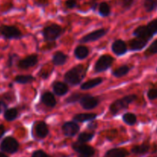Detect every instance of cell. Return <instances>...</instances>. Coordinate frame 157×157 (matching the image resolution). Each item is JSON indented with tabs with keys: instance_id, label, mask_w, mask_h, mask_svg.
<instances>
[{
	"instance_id": "6da1fadb",
	"label": "cell",
	"mask_w": 157,
	"mask_h": 157,
	"mask_svg": "<svg viewBox=\"0 0 157 157\" xmlns=\"http://www.w3.org/2000/svg\"><path fill=\"white\" fill-rule=\"evenodd\" d=\"M88 67L83 65H77L73 68L69 69L65 73L64 80L67 84L71 86H78L81 83L86 75Z\"/></svg>"
},
{
	"instance_id": "7a4b0ae2",
	"label": "cell",
	"mask_w": 157,
	"mask_h": 157,
	"mask_svg": "<svg viewBox=\"0 0 157 157\" xmlns=\"http://www.w3.org/2000/svg\"><path fill=\"white\" fill-rule=\"evenodd\" d=\"M137 99V96L136 95H128V96H124L122 99H119L117 100L114 101L109 107L110 113L112 115H116L120 113L121 110L126 109L129 106L132 102Z\"/></svg>"
},
{
	"instance_id": "3957f363",
	"label": "cell",
	"mask_w": 157,
	"mask_h": 157,
	"mask_svg": "<svg viewBox=\"0 0 157 157\" xmlns=\"http://www.w3.org/2000/svg\"><path fill=\"white\" fill-rule=\"evenodd\" d=\"M63 33V29L60 25L57 24H51L48 26L45 27L43 30V35L44 39L47 42L55 41L56 39L62 36Z\"/></svg>"
},
{
	"instance_id": "277c9868",
	"label": "cell",
	"mask_w": 157,
	"mask_h": 157,
	"mask_svg": "<svg viewBox=\"0 0 157 157\" xmlns=\"http://www.w3.org/2000/svg\"><path fill=\"white\" fill-rule=\"evenodd\" d=\"M0 35L6 39H20L23 37V34L15 25H0Z\"/></svg>"
},
{
	"instance_id": "5b68a950",
	"label": "cell",
	"mask_w": 157,
	"mask_h": 157,
	"mask_svg": "<svg viewBox=\"0 0 157 157\" xmlns=\"http://www.w3.org/2000/svg\"><path fill=\"white\" fill-rule=\"evenodd\" d=\"M72 148L76 152L78 157H94L96 154V149L86 143H80L76 141L72 143Z\"/></svg>"
},
{
	"instance_id": "8992f818",
	"label": "cell",
	"mask_w": 157,
	"mask_h": 157,
	"mask_svg": "<svg viewBox=\"0 0 157 157\" xmlns=\"http://www.w3.org/2000/svg\"><path fill=\"white\" fill-rule=\"evenodd\" d=\"M19 149V142L13 136H7L4 138L0 144V150L6 153L14 154L18 152Z\"/></svg>"
},
{
	"instance_id": "52a82bcc",
	"label": "cell",
	"mask_w": 157,
	"mask_h": 157,
	"mask_svg": "<svg viewBox=\"0 0 157 157\" xmlns=\"http://www.w3.org/2000/svg\"><path fill=\"white\" fill-rule=\"evenodd\" d=\"M114 62V59L109 55H102L98 59L94 66L96 73H100L109 69Z\"/></svg>"
},
{
	"instance_id": "ba28073f",
	"label": "cell",
	"mask_w": 157,
	"mask_h": 157,
	"mask_svg": "<svg viewBox=\"0 0 157 157\" xmlns=\"http://www.w3.org/2000/svg\"><path fill=\"white\" fill-rule=\"evenodd\" d=\"M109 32L108 29H99L95 30L89 34L86 35L83 37L79 39V43H87L90 42H95L99 40L102 37L106 35Z\"/></svg>"
},
{
	"instance_id": "9c48e42d",
	"label": "cell",
	"mask_w": 157,
	"mask_h": 157,
	"mask_svg": "<svg viewBox=\"0 0 157 157\" xmlns=\"http://www.w3.org/2000/svg\"><path fill=\"white\" fill-rule=\"evenodd\" d=\"M79 102L84 109H93L99 105L100 102V99L97 96H93L90 94H86L79 101Z\"/></svg>"
},
{
	"instance_id": "30bf717a",
	"label": "cell",
	"mask_w": 157,
	"mask_h": 157,
	"mask_svg": "<svg viewBox=\"0 0 157 157\" xmlns=\"http://www.w3.org/2000/svg\"><path fill=\"white\" fill-rule=\"evenodd\" d=\"M33 130L36 136L39 139H44L49 132L47 124L43 121H37L33 124Z\"/></svg>"
},
{
	"instance_id": "8fae6325",
	"label": "cell",
	"mask_w": 157,
	"mask_h": 157,
	"mask_svg": "<svg viewBox=\"0 0 157 157\" xmlns=\"http://www.w3.org/2000/svg\"><path fill=\"white\" fill-rule=\"evenodd\" d=\"M80 127L74 121H69L65 123L62 126L63 134L67 137H72L79 132Z\"/></svg>"
},
{
	"instance_id": "7c38bea8",
	"label": "cell",
	"mask_w": 157,
	"mask_h": 157,
	"mask_svg": "<svg viewBox=\"0 0 157 157\" xmlns=\"http://www.w3.org/2000/svg\"><path fill=\"white\" fill-rule=\"evenodd\" d=\"M38 61H39L38 56L36 54H33L19 60L17 66L21 69H28L36 66L38 63Z\"/></svg>"
},
{
	"instance_id": "4fadbf2b",
	"label": "cell",
	"mask_w": 157,
	"mask_h": 157,
	"mask_svg": "<svg viewBox=\"0 0 157 157\" xmlns=\"http://www.w3.org/2000/svg\"><path fill=\"white\" fill-rule=\"evenodd\" d=\"M112 50H113V53L116 54L117 56H121L127 52V45L122 39H117L113 42V45H112Z\"/></svg>"
},
{
	"instance_id": "5bb4252c",
	"label": "cell",
	"mask_w": 157,
	"mask_h": 157,
	"mask_svg": "<svg viewBox=\"0 0 157 157\" xmlns=\"http://www.w3.org/2000/svg\"><path fill=\"white\" fill-rule=\"evenodd\" d=\"M133 36H135V37L140 38L149 42L152 38L153 35L149 32L146 25H140L134 30Z\"/></svg>"
},
{
	"instance_id": "9a60e30c",
	"label": "cell",
	"mask_w": 157,
	"mask_h": 157,
	"mask_svg": "<svg viewBox=\"0 0 157 157\" xmlns=\"http://www.w3.org/2000/svg\"><path fill=\"white\" fill-rule=\"evenodd\" d=\"M147 43L148 42L144 39L136 37L129 42V47L131 51H140L145 48Z\"/></svg>"
},
{
	"instance_id": "2e32d148",
	"label": "cell",
	"mask_w": 157,
	"mask_h": 157,
	"mask_svg": "<svg viewBox=\"0 0 157 157\" xmlns=\"http://www.w3.org/2000/svg\"><path fill=\"white\" fill-rule=\"evenodd\" d=\"M41 102L49 108H54L56 105L55 96L50 92H45L41 96Z\"/></svg>"
},
{
	"instance_id": "e0dca14e",
	"label": "cell",
	"mask_w": 157,
	"mask_h": 157,
	"mask_svg": "<svg viewBox=\"0 0 157 157\" xmlns=\"http://www.w3.org/2000/svg\"><path fill=\"white\" fill-rule=\"evenodd\" d=\"M129 154L124 148H113L106 151L104 157H127Z\"/></svg>"
},
{
	"instance_id": "ac0fdd59",
	"label": "cell",
	"mask_w": 157,
	"mask_h": 157,
	"mask_svg": "<svg viewBox=\"0 0 157 157\" xmlns=\"http://www.w3.org/2000/svg\"><path fill=\"white\" fill-rule=\"evenodd\" d=\"M52 90L56 96H63L69 92V86L67 83L56 81L52 83Z\"/></svg>"
},
{
	"instance_id": "d6986e66",
	"label": "cell",
	"mask_w": 157,
	"mask_h": 157,
	"mask_svg": "<svg viewBox=\"0 0 157 157\" xmlns=\"http://www.w3.org/2000/svg\"><path fill=\"white\" fill-rule=\"evenodd\" d=\"M97 117L96 113H79L73 116V121L75 123H84L87 121H93Z\"/></svg>"
},
{
	"instance_id": "ffe728a7",
	"label": "cell",
	"mask_w": 157,
	"mask_h": 157,
	"mask_svg": "<svg viewBox=\"0 0 157 157\" xmlns=\"http://www.w3.org/2000/svg\"><path fill=\"white\" fill-rule=\"evenodd\" d=\"M68 56H66V54L63 53V52H60V51H58V52H55L54 55L52 56V63L54 64V66H63L66 63L68 60Z\"/></svg>"
},
{
	"instance_id": "44dd1931",
	"label": "cell",
	"mask_w": 157,
	"mask_h": 157,
	"mask_svg": "<svg viewBox=\"0 0 157 157\" xmlns=\"http://www.w3.org/2000/svg\"><path fill=\"white\" fill-rule=\"evenodd\" d=\"M90 54V49L85 46H78L74 50V55H75V58L78 59L79 60L84 59L86 58Z\"/></svg>"
},
{
	"instance_id": "7402d4cb",
	"label": "cell",
	"mask_w": 157,
	"mask_h": 157,
	"mask_svg": "<svg viewBox=\"0 0 157 157\" xmlns=\"http://www.w3.org/2000/svg\"><path fill=\"white\" fill-rule=\"evenodd\" d=\"M103 79L100 77H98V78H94L93 79H90V80L86 81V82H83V83L81 85L80 88L82 90H88L90 89H93L94 87L100 85L102 82Z\"/></svg>"
},
{
	"instance_id": "603a6c76",
	"label": "cell",
	"mask_w": 157,
	"mask_h": 157,
	"mask_svg": "<svg viewBox=\"0 0 157 157\" xmlns=\"http://www.w3.org/2000/svg\"><path fill=\"white\" fill-rule=\"evenodd\" d=\"M4 119L8 122H13L19 116V111L16 108H8L4 112Z\"/></svg>"
},
{
	"instance_id": "cb8c5ba5",
	"label": "cell",
	"mask_w": 157,
	"mask_h": 157,
	"mask_svg": "<svg viewBox=\"0 0 157 157\" xmlns=\"http://www.w3.org/2000/svg\"><path fill=\"white\" fill-rule=\"evenodd\" d=\"M131 69H132L131 66H128V65H123V66H121L114 69L113 71V75L116 78H121V77L127 75Z\"/></svg>"
},
{
	"instance_id": "d4e9b609",
	"label": "cell",
	"mask_w": 157,
	"mask_h": 157,
	"mask_svg": "<svg viewBox=\"0 0 157 157\" xmlns=\"http://www.w3.org/2000/svg\"><path fill=\"white\" fill-rule=\"evenodd\" d=\"M149 148H150V146L148 143H143L141 145L134 146L131 149V152H132V153L135 154V155H144V154L147 153L149 152Z\"/></svg>"
},
{
	"instance_id": "484cf974",
	"label": "cell",
	"mask_w": 157,
	"mask_h": 157,
	"mask_svg": "<svg viewBox=\"0 0 157 157\" xmlns=\"http://www.w3.org/2000/svg\"><path fill=\"white\" fill-rule=\"evenodd\" d=\"M14 80L19 84H27L35 81V78L31 75H19L15 77Z\"/></svg>"
},
{
	"instance_id": "4316f807",
	"label": "cell",
	"mask_w": 157,
	"mask_h": 157,
	"mask_svg": "<svg viewBox=\"0 0 157 157\" xmlns=\"http://www.w3.org/2000/svg\"><path fill=\"white\" fill-rule=\"evenodd\" d=\"M123 120L126 124L129 126H133L136 123L137 118L135 114L132 113H124L123 116Z\"/></svg>"
},
{
	"instance_id": "83f0119b",
	"label": "cell",
	"mask_w": 157,
	"mask_h": 157,
	"mask_svg": "<svg viewBox=\"0 0 157 157\" xmlns=\"http://www.w3.org/2000/svg\"><path fill=\"white\" fill-rule=\"evenodd\" d=\"M95 134L93 132H81L78 135V139H77V142L80 143H86L88 142L91 141L93 138H94Z\"/></svg>"
},
{
	"instance_id": "f1b7e54d",
	"label": "cell",
	"mask_w": 157,
	"mask_h": 157,
	"mask_svg": "<svg viewBox=\"0 0 157 157\" xmlns=\"http://www.w3.org/2000/svg\"><path fill=\"white\" fill-rule=\"evenodd\" d=\"M111 10L107 2H101L99 5V13L102 17H107L110 15Z\"/></svg>"
},
{
	"instance_id": "f546056e",
	"label": "cell",
	"mask_w": 157,
	"mask_h": 157,
	"mask_svg": "<svg viewBox=\"0 0 157 157\" xmlns=\"http://www.w3.org/2000/svg\"><path fill=\"white\" fill-rule=\"evenodd\" d=\"M85 93H75L69 96L67 99L65 100V102L67 104L70 103H75V102H79L82 99V98L85 96Z\"/></svg>"
},
{
	"instance_id": "4dcf8cb0",
	"label": "cell",
	"mask_w": 157,
	"mask_h": 157,
	"mask_svg": "<svg viewBox=\"0 0 157 157\" xmlns=\"http://www.w3.org/2000/svg\"><path fill=\"white\" fill-rule=\"evenodd\" d=\"M144 8L146 12L150 13L153 11L157 7V0H145L144 1Z\"/></svg>"
},
{
	"instance_id": "1f68e13d",
	"label": "cell",
	"mask_w": 157,
	"mask_h": 157,
	"mask_svg": "<svg viewBox=\"0 0 157 157\" xmlns=\"http://www.w3.org/2000/svg\"><path fill=\"white\" fill-rule=\"evenodd\" d=\"M157 53V39L154 40L152 44L149 46L147 49L145 51V56L146 57H149L150 56L154 55Z\"/></svg>"
},
{
	"instance_id": "d6a6232c",
	"label": "cell",
	"mask_w": 157,
	"mask_h": 157,
	"mask_svg": "<svg viewBox=\"0 0 157 157\" xmlns=\"http://www.w3.org/2000/svg\"><path fill=\"white\" fill-rule=\"evenodd\" d=\"M146 26H147L149 32L154 36L155 33H157V19H153L152 21L149 22V24Z\"/></svg>"
},
{
	"instance_id": "836d02e7",
	"label": "cell",
	"mask_w": 157,
	"mask_h": 157,
	"mask_svg": "<svg viewBox=\"0 0 157 157\" xmlns=\"http://www.w3.org/2000/svg\"><path fill=\"white\" fill-rule=\"evenodd\" d=\"M147 96L150 100L157 99V84H155L153 87L149 89L147 93Z\"/></svg>"
},
{
	"instance_id": "e575fe53",
	"label": "cell",
	"mask_w": 157,
	"mask_h": 157,
	"mask_svg": "<svg viewBox=\"0 0 157 157\" xmlns=\"http://www.w3.org/2000/svg\"><path fill=\"white\" fill-rule=\"evenodd\" d=\"M31 157H52L50 155L46 153L45 151L42 149H38V150L34 151L32 154Z\"/></svg>"
},
{
	"instance_id": "d590c367",
	"label": "cell",
	"mask_w": 157,
	"mask_h": 157,
	"mask_svg": "<svg viewBox=\"0 0 157 157\" xmlns=\"http://www.w3.org/2000/svg\"><path fill=\"white\" fill-rule=\"evenodd\" d=\"M134 0H120V4L124 10H127L132 7L133 5Z\"/></svg>"
},
{
	"instance_id": "8d00e7d4",
	"label": "cell",
	"mask_w": 157,
	"mask_h": 157,
	"mask_svg": "<svg viewBox=\"0 0 157 157\" xmlns=\"http://www.w3.org/2000/svg\"><path fill=\"white\" fill-rule=\"evenodd\" d=\"M19 58V56H18L16 54L13 53V54H10V56H9V59H8V61H7V66H8L9 68L12 67V66H13V63H14V62L16 61V59Z\"/></svg>"
},
{
	"instance_id": "74e56055",
	"label": "cell",
	"mask_w": 157,
	"mask_h": 157,
	"mask_svg": "<svg viewBox=\"0 0 157 157\" xmlns=\"http://www.w3.org/2000/svg\"><path fill=\"white\" fill-rule=\"evenodd\" d=\"M65 6L68 9H74L77 6L76 0H66L65 2Z\"/></svg>"
},
{
	"instance_id": "f35d334b",
	"label": "cell",
	"mask_w": 157,
	"mask_h": 157,
	"mask_svg": "<svg viewBox=\"0 0 157 157\" xmlns=\"http://www.w3.org/2000/svg\"><path fill=\"white\" fill-rule=\"evenodd\" d=\"M8 109L7 104L4 101L0 100V114L3 113V112H5L6 109Z\"/></svg>"
},
{
	"instance_id": "ab89813d",
	"label": "cell",
	"mask_w": 157,
	"mask_h": 157,
	"mask_svg": "<svg viewBox=\"0 0 157 157\" xmlns=\"http://www.w3.org/2000/svg\"><path fill=\"white\" fill-rule=\"evenodd\" d=\"M6 127L4 126L3 124H0V140L2 138L4 134L6 133Z\"/></svg>"
},
{
	"instance_id": "60d3db41",
	"label": "cell",
	"mask_w": 157,
	"mask_h": 157,
	"mask_svg": "<svg viewBox=\"0 0 157 157\" xmlns=\"http://www.w3.org/2000/svg\"><path fill=\"white\" fill-rule=\"evenodd\" d=\"M87 127H88L89 129H94L97 127V123L94 121L91 122V123L88 125V126H87Z\"/></svg>"
},
{
	"instance_id": "b9f144b4",
	"label": "cell",
	"mask_w": 157,
	"mask_h": 157,
	"mask_svg": "<svg viewBox=\"0 0 157 157\" xmlns=\"http://www.w3.org/2000/svg\"><path fill=\"white\" fill-rule=\"evenodd\" d=\"M98 6V2L96 0H92L91 1V9L93 10H96V7Z\"/></svg>"
},
{
	"instance_id": "7bdbcfd3",
	"label": "cell",
	"mask_w": 157,
	"mask_h": 157,
	"mask_svg": "<svg viewBox=\"0 0 157 157\" xmlns=\"http://www.w3.org/2000/svg\"><path fill=\"white\" fill-rule=\"evenodd\" d=\"M0 157H9V156L7 155H6V154L4 153V152H0Z\"/></svg>"
},
{
	"instance_id": "ee69618b",
	"label": "cell",
	"mask_w": 157,
	"mask_h": 157,
	"mask_svg": "<svg viewBox=\"0 0 157 157\" xmlns=\"http://www.w3.org/2000/svg\"><path fill=\"white\" fill-rule=\"evenodd\" d=\"M156 71H157V69H156Z\"/></svg>"
}]
</instances>
